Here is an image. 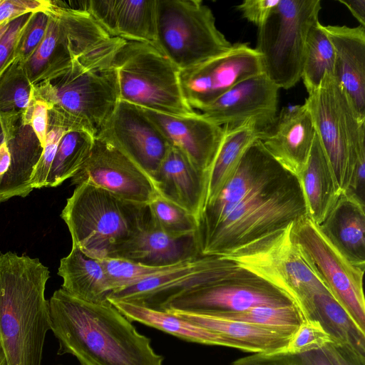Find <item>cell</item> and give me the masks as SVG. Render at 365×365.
Instances as JSON below:
<instances>
[{
  "mask_svg": "<svg viewBox=\"0 0 365 365\" xmlns=\"http://www.w3.org/2000/svg\"><path fill=\"white\" fill-rule=\"evenodd\" d=\"M279 0H246L237 6V9L248 21L260 27L266 21Z\"/></svg>",
  "mask_w": 365,
  "mask_h": 365,
  "instance_id": "cell-47",
  "label": "cell"
},
{
  "mask_svg": "<svg viewBox=\"0 0 365 365\" xmlns=\"http://www.w3.org/2000/svg\"><path fill=\"white\" fill-rule=\"evenodd\" d=\"M19 118H8L0 113V145L11 137L15 124Z\"/></svg>",
  "mask_w": 365,
  "mask_h": 365,
  "instance_id": "cell-49",
  "label": "cell"
},
{
  "mask_svg": "<svg viewBox=\"0 0 365 365\" xmlns=\"http://www.w3.org/2000/svg\"><path fill=\"white\" fill-rule=\"evenodd\" d=\"M113 67L120 101L175 115L195 112L183 96L179 69L155 46L126 41L115 55Z\"/></svg>",
  "mask_w": 365,
  "mask_h": 365,
  "instance_id": "cell-7",
  "label": "cell"
},
{
  "mask_svg": "<svg viewBox=\"0 0 365 365\" xmlns=\"http://www.w3.org/2000/svg\"><path fill=\"white\" fill-rule=\"evenodd\" d=\"M232 43L200 0H156L155 46L179 69L197 66L227 51Z\"/></svg>",
  "mask_w": 365,
  "mask_h": 365,
  "instance_id": "cell-8",
  "label": "cell"
},
{
  "mask_svg": "<svg viewBox=\"0 0 365 365\" xmlns=\"http://www.w3.org/2000/svg\"><path fill=\"white\" fill-rule=\"evenodd\" d=\"M293 223L223 257L288 296L305 320L309 319L313 294L327 289L314 274L295 243L292 233Z\"/></svg>",
  "mask_w": 365,
  "mask_h": 365,
  "instance_id": "cell-10",
  "label": "cell"
},
{
  "mask_svg": "<svg viewBox=\"0 0 365 365\" xmlns=\"http://www.w3.org/2000/svg\"><path fill=\"white\" fill-rule=\"evenodd\" d=\"M230 365H331L322 349L298 354H253L233 361Z\"/></svg>",
  "mask_w": 365,
  "mask_h": 365,
  "instance_id": "cell-40",
  "label": "cell"
},
{
  "mask_svg": "<svg viewBox=\"0 0 365 365\" xmlns=\"http://www.w3.org/2000/svg\"><path fill=\"white\" fill-rule=\"evenodd\" d=\"M309 319L319 322L334 341L346 344L365 356V331L356 325L327 289L313 294Z\"/></svg>",
  "mask_w": 365,
  "mask_h": 365,
  "instance_id": "cell-32",
  "label": "cell"
},
{
  "mask_svg": "<svg viewBox=\"0 0 365 365\" xmlns=\"http://www.w3.org/2000/svg\"><path fill=\"white\" fill-rule=\"evenodd\" d=\"M292 233L314 274L365 331V269L351 263L307 216L293 223Z\"/></svg>",
  "mask_w": 365,
  "mask_h": 365,
  "instance_id": "cell-11",
  "label": "cell"
},
{
  "mask_svg": "<svg viewBox=\"0 0 365 365\" xmlns=\"http://www.w3.org/2000/svg\"><path fill=\"white\" fill-rule=\"evenodd\" d=\"M322 350L331 365H365V356L346 344L330 342Z\"/></svg>",
  "mask_w": 365,
  "mask_h": 365,
  "instance_id": "cell-46",
  "label": "cell"
},
{
  "mask_svg": "<svg viewBox=\"0 0 365 365\" xmlns=\"http://www.w3.org/2000/svg\"><path fill=\"white\" fill-rule=\"evenodd\" d=\"M6 144L11 161L0 180V202L16 196L25 197L32 191L31 176L43 150L31 126L24 123L21 116Z\"/></svg>",
  "mask_w": 365,
  "mask_h": 365,
  "instance_id": "cell-25",
  "label": "cell"
},
{
  "mask_svg": "<svg viewBox=\"0 0 365 365\" xmlns=\"http://www.w3.org/2000/svg\"><path fill=\"white\" fill-rule=\"evenodd\" d=\"M213 316L255 324L291 336L304 320L300 311L295 305L284 307L258 306L242 312L224 313Z\"/></svg>",
  "mask_w": 365,
  "mask_h": 365,
  "instance_id": "cell-35",
  "label": "cell"
},
{
  "mask_svg": "<svg viewBox=\"0 0 365 365\" xmlns=\"http://www.w3.org/2000/svg\"><path fill=\"white\" fill-rule=\"evenodd\" d=\"M279 88L264 73L251 76L234 86L200 114L220 126L254 122L267 131L277 118Z\"/></svg>",
  "mask_w": 365,
  "mask_h": 365,
  "instance_id": "cell-17",
  "label": "cell"
},
{
  "mask_svg": "<svg viewBox=\"0 0 365 365\" xmlns=\"http://www.w3.org/2000/svg\"><path fill=\"white\" fill-rule=\"evenodd\" d=\"M171 146L180 150L199 170L208 172L221 143L224 129L196 111L175 115L142 108Z\"/></svg>",
  "mask_w": 365,
  "mask_h": 365,
  "instance_id": "cell-18",
  "label": "cell"
},
{
  "mask_svg": "<svg viewBox=\"0 0 365 365\" xmlns=\"http://www.w3.org/2000/svg\"><path fill=\"white\" fill-rule=\"evenodd\" d=\"M108 301L130 322H137L153 327L189 342L238 349L235 343L223 335L167 311L154 309L128 302Z\"/></svg>",
  "mask_w": 365,
  "mask_h": 365,
  "instance_id": "cell-28",
  "label": "cell"
},
{
  "mask_svg": "<svg viewBox=\"0 0 365 365\" xmlns=\"http://www.w3.org/2000/svg\"><path fill=\"white\" fill-rule=\"evenodd\" d=\"M33 13L26 14L11 21L8 31L0 41V77L16 59L19 39Z\"/></svg>",
  "mask_w": 365,
  "mask_h": 365,
  "instance_id": "cell-43",
  "label": "cell"
},
{
  "mask_svg": "<svg viewBox=\"0 0 365 365\" xmlns=\"http://www.w3.org/2000/svg\"><path fill=\"white\" fill-rule=\"evenodd\" d=\"M0 365H8L6 355L0 344Z\"/></svg>",
  "mask_w": 365,
  "mask_h": 365,
  "instance_id": "cell-52",
  "label": "cell"
},
{
  "mask_svg": "<svg viewBox=\"0 0 365 365\" xmlns=\"http://www.w3.org/2000/svg\"><path fill=\"white\" fill-rule=\"evenodd\" d=\"M88 11L112 37L150 43L156 40V0L86 1Z\"/></svg>",
  "mask_w": 365,
  "mask_h": 365,
  "instance_id": "cell-21",
  "label": "cell"
},
{
  "mask_svg": "<svg viewBox=\"0 0 365 365\" xmlns=\"http://www.w3.org/2000/svg\"><path fill=\"white\" fill-rule=\"evenodd\" d=\"M317 227L351 263L365 269L364 202L349 192L341 193L325 220Z\"/></svg>",
  "mask_w": 365,
  "mask_h": 365,
  "instance_id": "cell-24",
  "label": "cell"
},
{
  "mask_svg": "<svg viewBox=\"0 0 365 365\" xmlns=\"http://www.w3.org/2000/svg\"><path fill=\"white\" fill-rule=\"evenodd\" d=\"M58 274L63 279L61 289L78 299L104 303L111 293L108 279L101 259L91 257L77 247L60 261Z\"/></svg>",
  "mask_w": 365,
  "mask_h": 365,
  "instance_id": "cell-29",
  "label": "cell"
},
{
  "mask_svg": "<svg viewBox=\"0 0 365 365\" xmlns=\"http://www.w3.org/2000/svg\"><path fill=\"white\" fill-rule=\"evenodd\" d=\"M25 124H29L43 148L48 130V109L45 102L31 98L26 112L21 115Z\"/></svg>",
  "mask_w": 365,
  "mask_h": 365,
  "instance_id": "cell-45",
  "label": "cell"
},
{
  "mask_svg": "<svg viewBox=\"0 0 365 365\" xmlns=\"http://www.w3.org/2000/svg\"><path fill=\"white\" fill-rule=\"evenodd\" d=\"M50 272L38 259L0 255V344L8 365H41L51 329L45 289Z\"/></svg>",
  "mask_w": 365,
  "mask_h": 365,
  "instance_id": "cell-3",
  "label": "cell"
},
{
  "mask_svg": "<svg viewBox=\"0 0 365 365\" xmlns=\"http://www.w3.org/2000/svg\"><path fill=\"white\" fill-rule=\"evenodd\" d=\"M88 182L125 201L148 205L158 195L154 180L108 142L96 136L88 159L71 178L78 185Z\"/></svg>",
  "mask_w": 365,
  "mask_h": 365,
  "instance_id": "cell-16",
  "label": "cell"
},
{
  "mask_svg": "<svg viewBox=\"0 0 365 365\" xmlns=\"http://www.w3.org/2000/svg\"><path fill=\"white\" fill-rule=\"evenodd\" d=\"M261 73L260 54L247 43H236L217 56L180 71V82L187 104L200 110L238 83Z\"/></svg>",
  "mask_w": 365,
  "mask_h": 365,
  "instance_id": "cell-14",
  "label": "cell"
},
{
  "mask_svg": "<svg viewBox=\"0 0 365 365\" xmlns=\"http://www.w3.org/2000/svg\"><path fill=\"white\" fill-rule=\"evenodd\" d=\"M220 256L200 255L133 285L111 292L107 300L123 301L163 310L180 294L219 280L239 269Z\"/></svg>",
  "mask_w": 365,
  "mask_h": 365,
  "instance_id": "cell-13",
  "label": "cell"
},
{
  "mask_svg": "<svg viewBox=\"0 0 365 365\" xmlns=\"http://www.w3.org/2000/svg\"><path fill=\"white\" fill-rule=\"evenodd\" d=\"M101 261L108 279L111 292L163 273L177 264L151 267L118 258H106Z\"/></svg>",
  "mask_w": 365,
  "mask_h": 365,
  "instance_id": "cell-38",
  "label": "cell"
},
{
  "mask_svg": "<svg viewBox=\"0 0 365 365\" xmlns=\"http://www.w3.org/2000/svg\"><path fill=\"white\" fill-rule=\"evenodd\" d=\"M306 104L340 194L348 190L359 153L365 148V119L331 73Z\"/></svg>",
  "mask_w": 365,
  "mask_h": 365,
  "instance_id": "cell-6",
  "label": "cell"
},
{
  "mask_svg": "<svg viewBox=\"0 0 365 365\" xmlns=\"http://www.w3.org/2000/svg\"><path fill=\"white\" fill-rule=\"evenodd\" d=\"M306 216L298 179L257 140L205 207L195 237L201 255L225 257Z\"/></svg>",
  "mask_w": 365,
  "mask_h": 365,
  "instance_id": "cell-1",
  "label": "cell"
},
{
  "mask_svg": "<svg viewBox=\"0 0 365 365\" xmlns=\"http://www.w3.org/2000/svg\"><path fill=\"white\" fill-rule=\"evenodd\" d=\"M351 13L359 22L360 26L365 27V0H339Z\"/></svg>",
  "mask_w": 365,
  "mask_h": 365,
  "instance_id": "cell-48",
  "label": "cell"
},
{
  "mask_svg": "<svg viewBox=\"0 0 365 365\" xmlns=\"http://www.w3.org/2000/svg\"><path fill=\"white\" fill-rule=\"evenodd\" d=\"M32 91L24 63L16 58L0 77V113L8 118L23 115L30 104Z\"/></svg>",
  "mask_w": 365,
  "mask_h": 365,
  "instance_id": "cell-36",
  "label": "cell"
},
{
  "mask_svg": "<svg viewBox=\"0 0 365 365\" xmlns=\"http://www.w3.org/2000/svg\"><path fill=\"white\" fill-rule=\"evenodd\" d=\"M334 50L319 21L309 29L305 42L301 79L308 94L314 91L327 73H334Z\"/></svg>",
  "mask_w": 365,
  "mask_h": 365,
  "instance_id": "cell-34",
  "label": "cell"
},
{
  "mask_svg": "<svg viewBox=\"0 0 365 365\" xmlns=\"http://www.w3.org/2000/svg\"><path fill=\"white\" fill-rule=\"evenodd\" d=\"M148 207L155 222L170 237L180 238L195 235L196 218L160 194L148 205Z\"/></svg>",
  "mask_w": 365,
  "mask_h": 365,
  "instance_id": "cell-37",
  "label": "cell"
},
{
  "mask_svg": "<svg viewBox=\"0 0 365 365\" xmlns=\"http://www.w3.org/2000/svg\"><path fill=\"white\" fill-rule=\"evenodd\" d=\"M68 129L54 125L48 124L41 156L36 165L31 179L33 189L45 187L46 178L54 159L59 142Z\"/></svg>",
  "mask_w": 365,
  "mask_h": 365,
  "instance_id": "cell-42",
  "label": "cell"
},
{
  "mask_svg": "<svg viewBox=\"0 0 365 365\" xmlns=\"http://www.w3.org/2000/svg\"><path fill=\"white\" fill-rule=\"evenodd\" d=\"M48 11L49 20L45 36L32 56L24 63L32 85L63 72L73 66L63 27L50 6Z\"/></svg>",
  "mask_w": 365,
  "mask_h": 365,
  "instance_id": "cell-31",
  "label": "cell"
},
{
  "mask_svg": "<svg viewBox=\"0 0 365 365\" xmlns=\"http://www.w3.org/2000/svg\"><path fill=\"white\" fill-rule=\"evenodd\" d=\"M32 97L47 105L48 124L96 135L120 100L113 67L85 71L72 66L33 85Z\"/></svg>",
  "mask_w": 365,
  "mask_h": 365,
  "instance_id": "cell-5",
  "label": "cell"
},
{
  "mask_svg": "<svg viewBox=\"0 0 365 365\" xmlns=\"http://www.w3.org/2000/svg\"><path fill=\"white\" fill-rule=\"evenodd\" d=\"M223 137L215 158L207 173L205 207L211 202L231 177L248 148L265 133L254 122L222 126Z\"/></svg>",
  "mask_w": 365,
  "mask_h": 365,
  "instance_id": "cell-30",
  "label": "cell"
},
{
  "mask_svg": "<svg viewBox=\"0 0 365 365\" xmlns=\"http://www.w3.org/2000/svg\"><path fill=\"white\" fill-rule=\"evenodd\" d=\"M290 305L295 304L288 296L240 267L219 280L178 295L163 310L215 315L242 312L258 306Z\"/></svg>",
  "mask_w": 365,
  "mask_h": 365,
  "instance_id": "cell-12",
  "label": "cell"
},
{
  "mask_svg": "<svg viewBox=\"0 0 365 365\" xmlns=\"http://www.w3.org/2000/svg\"><path fill=\"white\" fill-rule=\"evenodd\" d=\"M48 0H0V25L29 13L47 10Z\"/></svg>",
  "mask_w": 365,
  "mask_h": 365,
  "instance_id": "cell-44",
  "label": "cell"
},
{
  "mask_svg": "<svg viewBox=\"0 0 365 365\" xmlns=\"http://www.w3.org/2000/svg\"><path fill=\"white\" fill-rule=\"evenodd\" d=\"M11 22V21H10ZM10 22H6L1 25H0V41L2 39L5 34L9 29Z\"/></svg>",
  "mask_w": 365,
  "mask_h": 365,
  "instance_id": "cell-51",
  "label": "cell"
},
{
  "mask_svg": "<svg viewBox=\"0 0 365 365\" xmlns=\"http://www.w3.org/2000/svg\"><path fill=\"white\" fill-rule=\"evenodd\" d=\"M96 136L114 146L154 182L171 147L141 108L120 100Z\"/></svg>",
  "mask_w": 365,
  "mask_h": 365,
  "instance_id": "cell-15",
  "label": "cell"
},
{
  "mask_svg": "<svg viewBox=\"0 0 365 365\" xmlns=\"http://www.w3.org/2000/svg\"><path fill=\"white\" fill-rule=\"evenodd\" d=\"M147 205L125 201L108 191L83 182L67 199L61 217L72 245L98 259L110 258L137 230Z\"/></svg>",
  "mask_w": 365,
  "mask_h": 365,
  "instance_id": "cell-4",
  "label": "cell"
},
{
  "mask_svg": "<svg viewBox=\"0 0 365 365\" xmlns=\"http://www.w3.org/2000/svg\"><path fill=\"white\" fill-rule=\"evenodd\" d=\"M165 311L219 333L235 343L238 349L252 354L282 352L291 338V336L270 329L213 315L171 309Z\"/></svg>",
  "mask_w": 365,
  "mask_h": 365,
  "instance_id": "cell-26",
  "label": "cell"
},
{
  "mask_svg": "<svg viewBox=\"0 0 365 365\" xmlns=\"http://www.w3.org/2000/svg\"><path fill=\"white\" fill-rule=\"evenodd\" d=\"M321 8L320 0H279L258 28L255 48L263 73L279 88H291L301 80L306 38Z\"/></svg>",
  "mask_w": 365,
  "mask_h": 365,
  "instance_id": "cell-9",
  "label": "cell"
},
{
  "mask_svg": "<svg viewBox=\"0 0 365 365\" xmlns=\"http://www.w3.org/2000/svg\"><path fill=\"white\" fill-rule=\"evenodd\" d=\"M200 255L195 235L170 237L155 222L147 205L137 230L115 250L110 258L151 267H165Z\"/></svg>",
  "mask_w": 365,
  "mask_h": 365,
  "instance_id": "cell-20",
  "label": "cell"
},
{
  "mask_svg": "<svg viewBox=\"0 0 365 365\" xmlns=\"http://www.w3.org/2000/svg\"><path fill=\"white\" fill-rule=\"evenodd\" d=\"M333 341L334 339L319 322L314 319L304 320L281 353L302 354L322 349Z\"/></svg>",
  "mask_w": 365,
  "mask_h": 365,
  "instance_id": "cell-39",
  "label": "cell"
},
{
  "mask_svg": "<svg viewBox=\"0 0 365 365\" xmlns=\"http://www.w3.org/2000/svg\"><path fill=\"white\" fill-rule=\"evenodd\" d=\"M10 153L6 142L0 145V180L8 170L10 165Z\"/></svg>",
  "mask_w": 365,
  "mask_h": 365,
  "instance_id": "cell-50",
  "label": "cell"
},
{
  "mask_svg": "<svg viewBox=\"0 0 365 365\" xmlns=\"http://www.w3.org/2000/svg\"><path fill=\"white\" fill-rule=\"evenodd\" d=\"M316 130L305 103L284 108L260 141L270 155L297 178L305 168Z\"/></svg>",
  "mask_w": 365,
  "mask_h": 365,
  "instance_id": "cell-19",
  "label": "cell"
},
{
  "mask_svg": "<svg viewBox=\"0 0 365 365\" xmlns=\"http://www.w3.org/2000/svg\"><path fill=\"white\" fill-rule=\"evenodd\" d=\"M334 50L333 75L365 119V27L324 26Z\"/></svg>",
  "mask_w": 365,
  "mask_h": 365,
  "instance_id": "cell-23",
  "label": "cell"
},
{
  "mask_svg": "<svg viewBox=\"0 0 365 365\" xmlns=\"http://www.w3.org/2000/svg\"><path fill=\"white\" fill-rule=\"evenodd\" d=\"M155 182L162 197L192 214L198 223L205 205V173L171 146L158 170Z\"/></svg>",
  "mask_w": 365,
  "mask_h": 365,
  "instance_id": "cell-22",
  "label": "cell"
},
{
  "mask_svg": "<svg viewBox=\"0 0 365 365\" xmlns=\"http://www.w3.org/2000/svg\"><path fill=\"white\" fill-rule=\"evenodd\" d=\"M95 138L86 130H67L58 145L45 187H56L72 178L90 155Z\"/></svg>",
  "mask_w": 365,
  "mask_h": 365,
  "instance_id": "cell-33",
  "label": "cell"
},
{
  "mask_svg": "<svg viewBox=\"0 0 365 365\" xmlns=\"http://www.w3.org/2000/svg\"><path fill=\"white\" fill-rule=\"evenodd\" d=\"M48 9L33 13L19 39L16 58L23 63L32 56L45 36L49 20Z\"/></svg>",
  "mask_w": 365,
  "mask_h": 365,
  "instance_id": "cell-41",
  "label": "cell"
},
{
  "mask_svg": "<svg viewBox=\"0 0 365 365\" xmlns=\"http://www.w3.org/2000/svg\"><path fill=\"white\" fill-rule=\"evenodd\" d=\"M297 179L304 198L307 217L319 226L341 194L317 134L308 163Z\"/></svg>",
  "mask_w": 365,
  "mask_h": 365,
  "instance_id": "cell-27",
  "label": "cell"
},
{
  "mask_svg": "<svg viewBox=\"0 0 365 365\" xmlns=\"http://www.w3.org/2000/svg\"><path fill=\"white\" fill-rule=\"evenodd\" d=\"M49 308L58 354H71L81 365H163L150 339L108 301L86 302L61 288L51 297Z\"/></svg>",
  "mask_w": 365,
  "mask_h": 365,
  "instance_id": "cell-2",
  "label": "cell"
}]
</instances>
